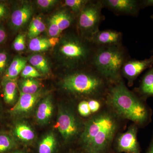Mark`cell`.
Masks as SVG:
<instances>
[{"instance_id": "5", "label": "cell", "mask_w": 153, "mask_h": 153, "mask_svg": "<svg viewBox=\"0 0 153 153\" xmlns=\"http://www.w3.org/2000/svg\"><path fill=\"white\" fill-rule=\"evenodd\" d=\"M97 47L89 40L70 33L63 38L59 52L71 70L91 66Z\"/></svg>"}, {"instance_id": "15", "label": "cell", "mask_w": 153, "mask_h": 153, "mask_svg": "<svg viewBox=\"0 0 153 153\" xmlns=\"http://www.w3.org/2000/svg\"><path fill=\"white\" fill-rule=\"evenodd\" d=\"M134 92L146 100L149 97H153V66L143 75L139 86Z\"/></svg>"}, {"instance_id": "11", "label": "cell", "mask_w": 153, "mask_h": 153, "mask_svg": "<svg viewBox=\"0 0 153 153\" xmlns=\"http://www.w3.org/2000/svg\"><path fill=\"white\" fill-rule=\"evenodd\" d=\"M41 89L33 94H24L20 92V97L16 104L10 109L14 115H24L31 112L34 107L43 96Z\"/></svg>"}, {"instance_id": "24", "label": "cell", "mask_w": 153, "mask_h": 153, "mask_svg": "<svg viewBox=\"0 0 153 153\" xmlns=\"http://www.w3.org/2000/svg\"><path fill=\"white\" fill-rule=\"evenodd\" d=\"M16 140L11 135L6 133L0 134V153H6L16 147Z\"/></svg>"}, {"instance_id": "4", "label": "cell", "mask_w": 153, "mask_h": 153, "mask_svg": "<svg viewBox=\"0 0 153 153\" xmlns=\"http://www.w3.org/2000/svg\"><path fill=\"white\" fill-rule=\"evenodd\" d=\"M129 58L123 45L97 47L91 66L110 84H113L123 79L122 68Z\"/></svg>"}, {"instance_id": "39", "label": "cell", "mask_w": 153, "mask_h": 153, "mask_svg": "<svg viewBox=\"0 0 153 153\" xmlns=\"http://www.w3.org/2000/svg\"><path fill=\"white\" fill-rule=\"evenodd\" d=\"M12 153H27L26 152H24L22 151H16V152H13Z\"/></svg>"}, {"instance_id": "6", "label": "cell", "mask_w": 153, "mask_h": 153, "mask_svg": "<svg viewBox=\"0 0 153 153\" xmlns=\"http://www.w3.org/2000/svg\"><path fill=\"white\" fill-rule=\"evenodd\" d=\"M104 8L101 0L89 1L76 17L80 36L90 41L91 37L99 30L102 21L104 19L102 10Z\"/></svg>"}, {"instance_id": "32", "label": "cell", "mask_w": 153, "mask_h": 153, "mask_svg": "<svg viewBox=\"0 0 153 153\" xmlns=\"http://www.w3.org/2000/svg\"><path fill=\"white\" fill-rule=\"evenodd\" d=\"M8 55L6 52H0V74L5 70L7 63Z\"/></svg>"}, {"instance_id": "10", "label": "cell", "mask_w": 153, "mask_h": 153, "mask_svg": "<svg viewBox=\"0 0 153 153\" xmlns=\"http://www.w3.org/2000/svg\"><path fill=\"white\" fill-rule=\"evenodd\" d=\"M103 7L116 15L137 16L140 10V1L137 0H101Z\"/></svg>"}, {"instance_id": "3", "label": "cell", "mask_w": 153, "mask_h": 153, "mask_svg": "<svg viewBox=\"0 0 153 153\" xmlns=\"http://www.w3.org/2000/svg\"><path fill=\"white\" fill-rule=\"evenodd\" d=\"M111 84L91 66L72 70L61 82L67 93L86 100H105Z\"/></svg>"}, {"instance_id": "2", "label": "cell", "mask_w": 153, "mask_h": 153, "mask_svg": "<svg viewBox=\"0 0 153 153\" xmlns=\"http://www.w3.org/2000/svg\"><path fill=\"white\" fill-rule=\"evenodd\" d=\"M105 102L120 119L131 121L138 128L144 127L152 121V111L146 100L129 90L123 79L111 84Z\"/></svg>"}, {"instance_id": "7", "label": "cell", "mask_w": 153, "mask_h": 153, "mask_svg": "<svg viewBox=\"0 0 153 153\" xmlns=\"http://www.w3.org/2000/svg\"><path fill=\"white\" fill-rule=\"evenodd\" d=\"M55 128L67 142L73 140L82 132L80 123L75 114L66 107H63L59 110Z\"/></svg>"}, {"instance_id": "26", "label": "cell", "mask_w": 153, "mask_h": 153, "mask_svg": "<svg viewBox=\"0 0 153 153\" xmlns=\"http://www.w3.org/2000/svg\"><path fill=\"white\" fill-rule=\"evenodd\" d=\"M89 0H66L64 4L76 17L82 11Z\"/></svg>"}, {"instance_id": "35", "label": "cell", "mask_w": 153, "mask_h": 153, "mask_svg": "<svg viewBox=\"0 0 153 153\" xmlns=\"http://www.w3.org/2000/svg\"><path fill=\"white\" fill-rule=\"evenodd\" d=\"M140 8L144 9L149 7H153V0H142L140 1Z\"/></svg>"}, {"instance_id": "34", "label": "cell", "mask_w": 153, "mask_h": 153, "mask_svg": "<svg viewBox=\"0 0 153 153\" xmlns=\"http://www.w3.org/2000/svg\"><path fill=\"white\" fill-rule=\"evenodd\" d=\"M8 12L7 7L5 4L0 3V19L5 17Z\"/></svg>"}, {"instance_id": "20", "label": "cell", "mask_w": 153, "mask_h": 153, "mask_svg": "<svg viewBox=\"0 0 153 153\" xmlns=\"http://www.w3.org/2000/svg\"><path fill=\"white\" fill-rule=\"evenodd\" d=\"M57 146V141L52 133L47 134L39 143L38 153H54Z\"/></svg>"}, {"instance_id": "9", "label": "cell", "mask_w": 153, "mask_h": 153, "mask_svg": "<svg viewBox=\"0 0 153 153\" xmlns=\"http://www.w3.org/2000/svg\"><path fill=\"white\" fill-rule=\"evenodd\" d=\"M153 66V55L149 58L143 60L129 58L124 63L122 68V76L127 80L128 86H131L142 72Z\"/></svg>"}, {"instance_id": "17", "label": "cell", "mask_w": 153, "mask_h": 153, "mask_svg": "<svg viewBox=\"0 0 153 153\" xmlns=\"http://www.w3.org/2000/svg\"><path fill=\"white\" fill-rule=\"evenodd\" d=\"M3 85L5 102L9 105L14 104L17 94L16 82L14 79L5 78L3 80Z\"/></svg>"}, {"instance_id": "19", "label": "cell", "mask_w": 153, "mask_h": 153, "mask_svg": "<svg viewBox=\"0 0 153 153\" xmlns=\"http://www.w3.org/2000/svg\"><path fill=\"white\" fill-rule=\"evenodd\" d=\"M54 16L61 33L72 25L75 18L73 14L68 9L60 11L54 15Z\"/></svg>"}, {"instance_id": "18", "label": "cell", "mask_w": 153, "mask_h": 153, "mask_svg": "<svg viewBox=\"0 0 153 153\" xmlns=\"http://www.w3.org/2000/svg\"><path fill=\"white\" fill-rule=\"evenodd\" d=\"M27 60L25 57L17 56L14 58L5 72V78L14 79L21 73L27 65Z\"/></svg>"}, {"instance_id": "13", "label": "cell", "mask_w": 153, "mask_h": 153, "mask_svg": "<svg viewBox=\"0 0 153 153\" xmlns=\"http://www.w3.org/2000/svg\"><path fill=\"white\" fill-rule=\"evenodd\" d=\"M53 111L52 97L48 96L41 100L36 110V116L37 122L41 125L47 124L52 118Z\"/></svg>"}, {"instance_id": "14", "label": "cell", "mask_w": 153, "mask_h": 153, "mask_svg": "<svg viewBox=\"0 0 153 153\" xmlns=\"http://www.w3.org/2000/svg\"><path fill=\"white\" fill-rule=\"evenodd\" d=\"M32 6L25 4L13 11L11 15V23L12 27L17 29L23 27L29 21L33 14Z\"/></svg>"}, {"instance_id": "40", "label": "cell", "mask_w": 153, "mask_h": 153, "mask_svg": "<svg viewBox=\"0 0 153 153\" xmlns=\"http://www.w3.org/2000/svg\"><path fill=\"white\" fill-rule=\"evenodd\" d=\"M151 18H152V19H153V14L152 15V16H151Z\"/></svg>"}, {"instance_id": "25", "label": "cell", "mask_w": 153, "mask_h": 153, "mask_svg": "<svg viewBox=\"0 0 153 153\" xmlns=\"http://www.w3.org/2000/svg\"><path fill=\"white\" fill-rule=\"evenodd\" d=\"M51 47L49 39L41 37L33 38L30 41L29 44L30 50L35 52L46 51Z\"/></svg>"}, {"instance_id": "8", "label": "cell", "mask_w": 153, "mask_h": 153, "mask_svg": "<svg viewBox=\"0 0 153 153\" xmlns=\"http://www.w3.org/2000/svg\"><path fill=\"white\" fill-rule=\"evenodd\" d=\"M138 127L133 124L127 130L123 133H119L115 139L113 147L117 153H141V148L138 141Z\"/></svg>"}, {"instance_id": "23", "label": "cell", "mask_w": 153, "mask_h": 153, "mask_svg": "<svg viewBox=\"0 0 153 153\" xmlns=\"http://www.w3.org/2000/svg\"><path fill=\"white\" fill-rule=\"evenodd\" d=\"M30 64L43 74H47L49 71V64L47 59L41 55L36 54L32 55L29 59Z\"/></svg>"}, {"instance_id": "41", "label": "cell", "mask_w": 153, "mask_h": 153, "mask_svg": "<svg viewBox=\"0 0 153 153\" xmlns=\"http://www.w3.org/2000/svg\"><path fill=\"white\" fill-rule=\"evenodd\" d=\"M76 153L73 152V153Z\"/></svg>"}, {"instance_id": "36", "label": "cell", "mask_w": 153, "mask_h": 153, "mask_svg": "<svg viewBox=\"0 0 153 153\" xmlns=\"http://www.w3.org/2000/svg\"><path fill=\"white\" fill-rule=\"evenodd\" d=\"M7 35L4 29L0 26V44L5 41Z\"/></svg>"}, {"instance_id": "29", "label": "cell", "mask_w": 153, "mask_h": 153, "mask_svg": "<svg viewBox=\"0 0 153 153\" xmlns=\"http://www.w3.org/2000/svg\"><path fill=\"white\" fill-rule=\"evenodd\" d=\"M25 36L23 33H19L15 38L13 43V47L16 51L20 52L25 49Z\"/></svg>"}, {"instance_id": "12", "label": "cell", "mask_w": 153, "mask_h": 153, "mask_svg": "<svg viewBox=\"0 0 153 153\" xmlns=\"http://www.w3.org/2000/svg\"><path fill=\"white\" fill-rule=\"evenodd\" d=\"M122 33L113 30H99L90 41L96 47L120 46L123 45Z\"/></svg>"}, {"instance_id": "33", "label": "cell", "mask_w": 153, "mask_h": 153, "mask_svg": "<svg viewBox=\"0 0 153 153\" xmlns=\"http://www.w3.org/2000/svg\"><path fill=\"white\" fill-rule=\"evenodd\" d=\"M57 2V1L55 0H38L37 3L41 8L46 9H49L55 5Z\"/></svg>"}, {"instance_id": "31", "label": "cell", "mask_w": 153, "mask_h": 153, "mask_svg": "<svg viewBox=\"0 0 153 153\" xmlns=\"http://www.w3.org/2000/svg\"><path fill=\"white\" fill-rule=\"evenodd\" d=\"M88 105L90 108L92 114L96 113L98 112L102 108V104L105 102V100H100L95 99H91L88 100Z\"/></svg>"}, {"instance_id": "37", "label": "cell", "mask_w": 153, "mask_h": 153, "mask_svg": "<svg viewBox=\"0 0 153 153\" xmlns=\"http://www.w3.org/2000/svg\"><path fill=\"white\" fill-rule=\"evenodd\" d=\"M49 44L52 47L55 46L59 42V39L57 37H55L49 38Z\"/></svg>"}, {"instance_id": "1", "label": "cell", "mask_w": 153, "mask_h": 153, "mask_svg": "<svg viewBox=\"0 0 153 153\" xmlns=\"http://www.w3.org/2000/svg\"><path fill=\"white\" fill-rule=\"evenodd\" d=\"M123 120L106 105L84 124L79 141L85 153H111Z\"/></svg>"}, {"instance_id": "30", "label": "cell", "mask_w": 153, "mask_h": 153, "mask_svg": "<svg viewBox=\"0 0 153 153\" xmlns=\"http://www.w3.org/2000/svg\"><path fill=\"white\" fill-rule=\"evenodd\" d=\"M60 33L61 32L55 21V17L53 16L49 22V30H48L49 36L51 38H55L59 36Z\"/></svg>"}, {"instance_id": "27", "label": "cell", "mask_w": 153, "mask_h": 153, "mask_svg": "<svg viewBox=\"0 0 153 153\" xmlns=\"http://www.w3.org/2000/svg\"><path fill=\"white\" fill-rule=\"evenodd\" d=\"M21 74V76L25 78H35L41 76V73L30 65H26Z\"/></svg>"}, {"instance_id": "38", "label": "cell", "mask_w": 153, "mask_h": 153, "mask_svg": "<svg viewBox=\"0 0 153 153\" xmlns=\"http://www.w3.org/2000/svg\"><path fill=\"white\" fill-rule=\"evenodd\" d=\"M146 153H153V133L152 139H151L150 143Z\"/></svg>"}, {"instance_id": "16", "label": "cell", "mask_w": 153, "mask_h": 153, "mask_svg": "<svg viewBox=\"0 0 153 153\" xmlns=\"http://www.w3.org/2000/svg\"><path fill=\"white\" fill-rule=\"evenodd\" d=\"M14 134L17 138L23 142L27 143L35 139L36 134L32 128L27 124L24 122L19 123L15 126Z\"/></svg>"}, {"instance_id": "22", "label": "cell", "mask_w": 153, "mask_h": 153, "mask_svg": "<svg viewBox=\"0 0 153 153\" xmlns=\"http://www.w3.org/2000/svg\"><path fill=\"white\" fill-rule=\"evenodd\" d=\"M21 92L24 94H33L40 90V83L34 78H25L20 83Z\"/></svg>"}, {"instance_id": "28", "label": "cell", "mask_w": 153, "mask_h": 153, "mask_svg": "<svg viewBox=\"0 0 153 153\" xmlns=\"http://www.w3.org/2000/svg\"><path fill=\"white\" fill-rule=\"evenodd\" d=\"M77 110L80 115L83 117H88L92 115L88 105V100H83L79 102Z\"/></svg>"}, {"instance_id": "21", "label": "cell", "mask_w": 153, "mask_h": 153, "mask_svg": "<svg viewBox=\"0 0 153 153\" xmlns=\"http://www.w3.org/2000/svg\"><path fill=\"white\" fill-rule=\"evenodd\" d=\"M46 28L45 24L41 17L37 16L31 21L28 30V37L30 39L38 37Z\"/></svg>"}]
</instances>
